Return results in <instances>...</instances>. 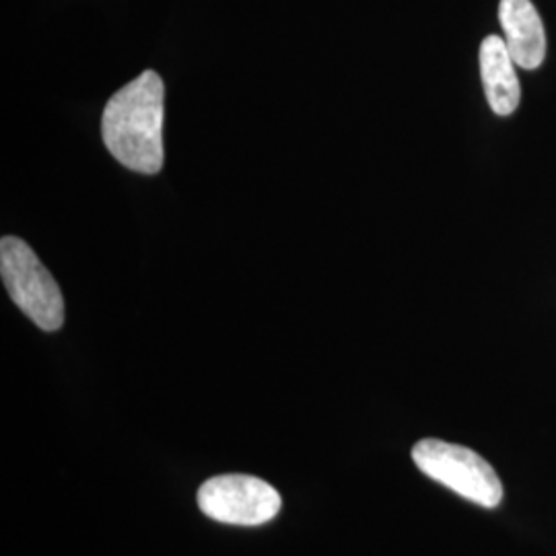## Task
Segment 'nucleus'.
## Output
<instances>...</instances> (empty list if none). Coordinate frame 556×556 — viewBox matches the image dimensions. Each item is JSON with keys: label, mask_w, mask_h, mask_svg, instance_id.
Instances as JSON below:
<instances>
[{"label": "nucleus", "mask_w": 556, "mask_h": 556, "mask_svg": "<svg viewBox=\"0 0 556 556\" xmlns=\"http://www.w3.org/2000/svg\"><path fill=\"white\" fill-rule=\"evenodd\" d=\"M163 101L165 87L155 71L118 89L108 101L101 118V137L116 160L144 176L163 167Z\"/></svg>", "instance_id": "1"}, {"label": "nucleus", "mask_w": 556, "mask_h": 556, "mask_svg": "<svg viewBox=\"0 0 556 556\" xmlns=\"http://www.w3.org/2000/svg\"><path fill=\"white\" fill-rule=\"evenodd\" d=\"M200 511L229 526H262L277 517L280 495L268 482L248 475H220L199 489Z\"/></svg>", "instance_id": "4"}, {"label": "nucleus", "mask_w": 556, "mask_h": 556, "mask_svg": "<svg viewBox=\"0 0 556 556\" xmlns=\"http://www.w3.org/2000/svg\"><path fill=\"white\" fill-rule=\"evenodd\" d=\"M498 21L517 66L534 71L546 56V34L532 0H501Z\"/></svg>", "instance_id": "5"}, {"label": "nucleus", "mask_w": 556, "mask_h": 556, "mask_svg": "<svg viewBox=\"0 0 556 556\" xmlns=\"http://www.w3.org/2000/svg\"><path fill=\"white\" fill-rule=\"evenodd\" d=\"M0 277L21 312L46 332L64 324V299L59 282L41 264L36 252L20 238L0 241Z\"/></svg>", "instance_id": "2"}, {"label": "nucleus", "mask_w": 556, "mask_h": 556, "mask_svg": "<svg viewBox=\"0 0 556 556\" xmlns=\"http://www.w3.org/2000/svg\"><path fill=\"white\" fill-rule=\"evenodd\" d=\"M413 459L425 477L480 507L495 509L503 501V484L495 468L464 445L422 439L413 447Z\"/></svg>", "instance_id": "3"}, {"label": "nucleus", "mask_w": 556, "mask_h": 556, "mask_svg": "<svg viewBox=\"0 0 556 556\" xmlns=\"http://www.w3.org/2000/svg\"><path fill=\"white\" fill-rule=\"evenodd\" d=\"M505 40L489 36L480 43V77L489 105L498 116L514 114L521 100V87Z\"/></svg>", "instance_id": "6"}]
</instances>
